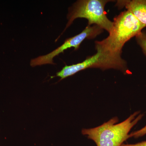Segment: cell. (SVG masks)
<instances>
[{"label": "cell", "mask_w": 146, "mask_h": 146, "mask_svg": "<svg viewBox=\"0 0 146 146\" xmlns=\"http://www.w3.org/2000/svg\"><path fill=\"white\" fill-rule=\"evenodd\" d=\"M144 116L141 111H136L120 123L118 117H115L97 127L83 129L82 133L94 141L97 146H121L129 138L131 129Z\"/></svg>", "instance_id": "cell-1"}, {"label": "cell", "mask_w": 146, "mask_h": 146, "mask_svg": "<svg viewBox=\"0 0 146 146\" xmlns=\"http://www.w3.org/2000/svg\"><path fill=\"white\" fill-rule=\"evenodd\" d=\"M113 22V28L108 36L101 41L95 42L96 48L121 55L125 43L137 36L146 26L127 10L115 17Z\"/></svg>", "instance_id": "cell-2"}, {"label": "cell", "mask_w": 146, "mask_h": 146, "mask_svg": "<svg viewBox=\"0 0 146 146\" xmlns=\"http://www.w3.org/2000/svg\"><path fill=\"white\" fill-rule=\"evenodd\" d=\"M96 53L86 58L81 63L71 65H66L56 76L60 80L70 76L80 71L88 68H99L102 70L113 69L118 70L125 74H128L127 63L123 59L121 55L115 54L109 52L105 51L99 48H96Z\"/></svg>", "instance_id": "cell-3"}, {"label": "cell", "mask_w": 146, "mask_h": 146, "mask_svg": "<svg viewBox=\"0 0 146 146\" xmlns=\"http://www.w3.org/2000/svg\"><path fill=\"white\" fill-rule=\"evenodd\" d=\"M110 1L107 0H80L76 2L69 9L68 22L66 28L78 18H84L88 21V25H94L109 33L112 30L113 22L106 16L105 6Z\"/></svg>", "instance_id": "cell-4"}, {"label": "cell", "mask_w": 146, "mask_h": 146, "mask_svg": "<svg viewBox=\"0 0 146 146\" xmlns=\"http://www.w3.org/2000/svg\"><path fill=\"white\" fill-rule=\"evenodd\" d=\"M103 31V29L98 26L88 25L81 33L67 39L63 44L51 52L32 59L30 62L31 66L34 67L45 64L54 65L53 59L56 56L70 48H74L75 50L78 49L81 43L85 39H94L102 33Z\"/></svg>", "instance_id": "cell-5"}, {"label": "cell", "mask_w": 146, "mask_h": 146, "mask_svg": "<svg viewBox=\"0 0 146 146\" xmlns=\"http://www.w3.org/2000/svg\"><path fill=\"white\" fill-rule=\"evenodd\" d=\"M119 7H125L146 27V0L118 1Z\"/></svg>", "instance_id": "cell-6"}, {"label": "cell", "mask_w": 146, "mask_h": 146, "mask_svg": "<svg viewBox=\"0 0 146 146\" xmlns=\"http://www.w3.org/2000/svg\"><path fill=\"white\" fill-rule=\"evenodd\" d=\"M136 42L146 56V32L142 31L135 36Z\"/></svg>", "instance_id": "cell-7"}, {"label": "cell", "mask_w": 146, "mask_h": 146, "mask_svg": "<svg viewBox=\"0 0 146 146\" xmlns=\"http://www.w3.org/2000/svg\"><path fill=\"white\" fill-rule=\"evenodd\" d=\"M146 134V125L143 127L129 134V138L133 137L135 138L145 136Z\"/></svg>", "instance_id": "cell-8"}, {"label": "cell", "mask_w": 146, "mask_h": 146, "mask_svg": "<svg viewBox=\"0 0 146 146\" xmlns=\"http://www.w3.org/2000/svg\"><path fill=\"white\" fill-rule=\"evenodd\" d=\"M121 146H146V141H143L134 144H123Z\"/></svg>", "instance_id": "cell-9"}]
</instances>
